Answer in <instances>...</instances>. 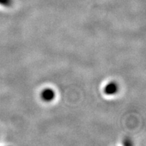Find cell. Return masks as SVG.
I'll return each instance as SVG.
<instances>
[{"label":"cell","mask_w":146,"mask_h":146,"mask_svg":"<svg viewBox=\"0 0 146 146\" xmlns=\"http://www.w3.org/2000/svg\"><path fill=\"white\" fill-rule=\"evenodd\" d=\"M12 0H0V4L5 7H10L12 5Z\"/></svg>","instance_id":"3957f363"},{"label":"cell","mask_w":146,"mask_h":146,"mask_svg":"<svg viewBox=\"0 0 146 146\" xmlns=\"http://www.w3.org/2000/svg\"><path fill=\"white\" fill-rule=\"evenodd\" d=\"M42 100L45 102H50L54 99L55 97L54 91L51 89H45L41 92V94Z\"/></svg>","instance_id":"6da1fadb"},{"label":"cell","mask_w":146,"mask_h":146,"mask_svg":"<svg viewBox=\"0 0 146 146\" xmlns=\"http://www.w3.org/2000/svg\"><path fill=\"white\" fill-rule=\"evenodd\" d=\"M118 86L115 83H110L106 85L104 88V93L107 95L115 94L118 91Z\"/></svg>","instance_id":"7a4b0ae2"}]
</instances>
